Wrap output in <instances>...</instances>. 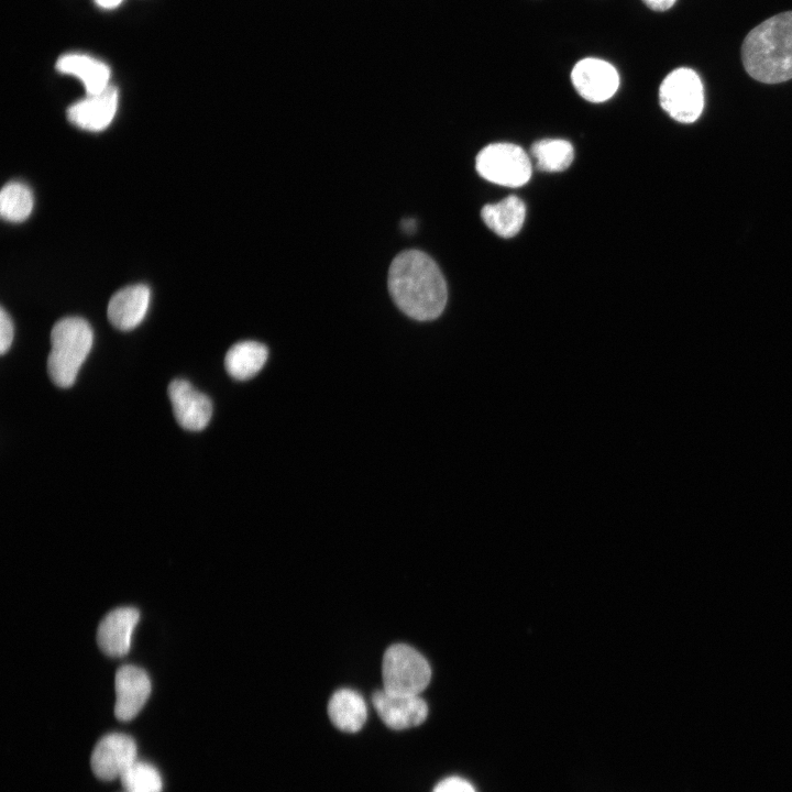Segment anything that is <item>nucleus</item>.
Returning <instances> with one entry per match:
<instances>
[{
    "instance_id": "ddd939ff",
    "label": "nucleus",
    "mask_w": 792,
    "mask_h": 792,
    "mask_svg": "<svg viewBox=\"0 0 792 792\" xmlns=\"http://www.w3.org/2000/svg\"><path fill=\"white\" fill-rule=\"evenodd\" d=\"M139 618V610L134 607H119L107 614L97 630L100 649L110 657L127 654Z\"/></svg>"
},
{
    "instance_id": "b1692460",
    "label": "nucleus",
    "mask_w": 792,
    "mask_h": 792,
    "mask_svg": "<svg viewBox=\"0 0 792 792\" xmlns=\"http://www.w3.org/2000/svg\"><path fill=\"white\" fill-rule=\"evenodd\" d=\"M647 7L654 11H666L670 9L676 0H642Z\"/></svg>"
},
{
    "instance_id": "393cba45",
    "label": "nucleus",
    "mask_w": 792,
    "mask_h": 792,
    "mask_svg": "<svg viewBox=\"0 0 792 792\" xmlns=\"http://www.w3.org/2000/svg\"><path fill=\"white\" fill-rule=\"evenodd\" d=\"M100 7L111 9L121 3L122 0H95Z\"/></svg>"
},
{
    "instance_id": "f03ea898",
    "label": "nucleus",
    "mask_w": 792,
    "mask_h": 792,
    "mask_svg": "<svg viewBox=\"0 0 792 792\" xmlns=\"http://www.w3.org/2000/svg\"><path fill=\"white\" fill-rule=\"evenodd\" d=\"M741 59L746 72L765 84L792 78V11L779 13L754 28L745 37Z\"/></svg>"
},
{
    "instance_id": "a211bd4d",
    "label": "nucleus",
    "mask_w": 792,
    "mask_h": 792,
    "mask_svg": "<svg viewBox=\"0 0 792 792\" xmlns=\"http://www.w3.org/2000/svg\"><path fill=\"white\" fill-rule=\"evenodd\" d=\"M267 348L256 341H241L233 344L224 358L228 374L239 381L255 376L266 363Z\"/></svg>"
},
{
    "instance_id": "6e6552de",
    "label": "nucleus",
    "mask_w": 792,
    "mask_h": 792,
    "mask_svg": "<svg viewBox=\"0 0 792 792\" xmlns=\"http://www.w3.org/2000/svg\"><path fill=\"white\" fill-rule=\"evenodd\" d=\"M571 80L581 97L591 102H603L614 96L619 85L617 70L598 58L579 61L572 69Z\"/></svg>"
},
{
    "instance_id": "423d86ee",
    "label": "nucleus",
    "mask_w": 792,
    "mask_h": 792,
    "mask_svg": "<svg viewBox=\"0 0 792 792\" xmlns=\"http://www.w3.org/2000/svg\"><path fill=\"white\" fill-rule=\"evenodd\" d=\"M477 173L486 180L507 187L525 185L531 176V163L526 152L512 143H493L476 156Z\"/></svg>"
},
{
    "instance_id": "2eb2a0df",
    "label": "nucleus",
    "mask_w": 792,
    "mask_h": 792,
    "mask_svg": "<svg viewBox=\"0 0 792 792\" xmlns=\"http://www.w3.org/2000/svg\"><path fill=\"white\" fill-rule=\"evenodd\" d=\"M328 716L340 730L355 733L367 718V706L360 693L352 689L337 690L328 702Z\"/></svg>"
},
{
    "instance_id": "5701e85b",
    "label": "nucleus",
    "mask_w": 792,
    "mask_h": 792,
    "mask_svg": "<svg viewBox=\"0 0 792 792\" xmlns=\"http://www.w3.org/2000/svg\"><path fill=\"white\" fill-rule=\"evenodd\" d=\"M432 792H475L466 780L459 777H449L440 781Z\"/></svg>"
},
{
    "instance_id": "0eeeda50",
    "label": "nucleus",
    "mask_w": 792,
    "mask_h": 792,
    "mask_svg": "<svg viewBox=\"0 0 792 792\" xmlns=\"http://www.w3.org/2000/svg\"><path fill=\"white\" fill-rule=\"evenodd\" d=\"M134 739L122 733L105 735L96 744L90 765L95 776L110 781L120 778L121 773L136 760Z\"/></svg>"
},
{
    "instance_id": "1a4fd4ad",
    "label": "nucleus",
    "mask_w": 792,
    "mask_h": 792,
    "mask_svg": "<svg viewBox=\"0 0 792 792\" xmlns=\"http://www.w3.org/2000/svg\"><path fill=\"white\" fill-rule=\"evenodd\" d=\"M373 706L383 723L396 730L416 727L428 716V705L420 695H403L377 690L372 695Z\"/></svg>"
},
{
    "instance_id": "f8f14e48",
    "label": "nucleus",
    "mask_w": 792,
    "mask_h": 792,
    "mask_svg": "<svg viewBox=\"0 0 792 792\" xmlns=\"http://www.w3.org/2000/svg\"><path fill=\"white\" fill-rule=\"evenodd\" d=\"M119 95L113 86H108L97 95L70 105L67 119L74 125L92 132L102 131L112 122L118 109Z\"/></svg>"
},
{
    "instance_id": "7ed1b4c3",
    "label": "nucleus",
    "mask_w": 792,
    "mask_h": 792,
    "mask_svg": "<svg viewBox=\"0 0 792 792\" xmlns=\"http://www.w3.org/2000/svg\"><path fill=\"white\" fill-rule=\"evenodd\" d=\"M94 342L90 324L80 317L58 320L51 331V351L47 356V373L58 387H70L81 364L88 356Z\"/></svg>"
},
{
    "instance_id": "aec40b11",
    "label": "nucleus",
    "mask_w": 792,
    "mask_h": 792,
    "mask_svg": "<svg viewBox=\"0 0 792 792\" xmlns=\"http://www.w3.org/2000/svg\"><path fill=\"white\" fill-rule=\"evenodd\" d=\"M33 205L32 191L22 183L10 182L1 189L0 213L7 221H24L31 215Z\"/></svg>"
},
{
    "instance_id": "39448f33",
    "label": "nucleus",
    "mask_w": 792,
    "mask_h": 792,
    "mask_svg": "<svg viewBox=\"0 0 792 792\" xmlns=\"http://www.w3.org/2000/svg\"><path fill=\"white\" fill-rule=\"evenodd\" d=\"M659 101L675 121H696L704 108V88L697 73L686 67L672 70L660 85Z\"/></svg>"
},
{
    "instance_id": "dca6fc26",
    "label": "nucleus",
    "mask_w": 792,
    "mask_h": 792,
    "mask_svg": "<svg viewBox=\"0 0 792 792\" xmlns=\"http://www.w3.org/2000/svg\"><path fill=\"white\" fill-rule=\"evenodd\" d=\"M56 69L62 74L79 78L86 88L87 95H97L109 86V67L88 55H63L56 62Z\"/></svg>"
},
{
    "instance_id": "9b49d317",
    "label": "nucleus",
    "mask_w": 792,
    "mask_h": 792,
    "mask_svg": "<svg viewBox=\"0 0 792 792\" xmlns=\"http://www.w3.org/2000/svg\"><path fill=\"white\" fill-rule=\"evenodd\" d=\"M114 714L128 722L134 718L146 703L151 693V681L146 672L135 666L124 664L116 673Z\"/></svg>"
},
{
    "instance_id": "6ab92c4d",
    "label": "nucleus",
    "mask_w": 792,
    "mask_h": 792,
    "mask_svg": "<svg viewBox=\"0 0 792 792\" xmlns=\"http://www.w3.org/2000/svg\"><path fill=\"white\" fill-rule=\"evenodd\" d=\"M531 154L537 167L548 173L566 169L574 157L572 144L561 139H543L534 143Z\"/></svg>"
},
{
    "instance_id": "9d476101",
    "label": "nucleus",
    "mask_w": 792,
    "mask_h": 792,
    "mask_svg": "<svg viewBox=\"0 0 792 792\" xmlns=\"http://www.w3.org/2000/svg\"><path fill=\"white\" fill-rule=\"evenodd\" d=\"M167 394L174 417L182 428L189 431L206 428L212 416V404L207 395L196 391L188 381L179 378L169 383Z\"/></svg>"
},
{
    "instance_id": "f257e3e1",
    "label": "nucleus",
    "mask_w": 792,
    "mask_h": 792,
    "mask_svg": "<svg viewBox=\"0 0 792 792\" xmlns=\"http://www.w3.org/2000/svg\"><path fill=\"white\" fill-rule=\"evenodd\" d=\"M388 289L396 306L418 321L438 318L446 308L448 288L436 262L418 250H407L392 261Z\"/></svg>"
},
{
    "instance_id": "4468645a",
    "label": "nucleus",
    "mask_w": 792,
    "mask_h": 792,
    "mask_svg": "<svg viewBox=\"0 0 792 792\" xmlns=\"http://www.w3.org/2000/svg\"><path fill=\"white\" fill-rule=\"evenodd\" d=\"M151 292L144 284L127 286L112 295L107 315L110 323L122 331L134 329L144 319Z\"/></svg>"
},
{
    "instance_id": "a878e982",
    "label": "nucleus",
    "mask_w": 792,
    "mask_h": 792,
    "mask_svg": "<svg viewBox=\"0 0 792 792\" xmlns=\"http://www.w3.org/2000/svg\"><path fill=\"white\" fill-rule=\"evenodd\" d=\"M125 792H128V791H125Z\"/></svg>"
},
{
    "instance_id": "20e7f679",
    "label": "nucleus",
    "mask_w": 792,
    "mask_h": 792,
    "mask_svg": "<svg viewBox=\"0 0 792 792\" xmlns=\"http://www.w3.org/2000/svg\"><path fill=\"white\" fill-rule=\"evenodd\" d=\"M383 689L393 694L420 695L431 680L427 659L407 644L389 646L382 661Z\"/></svg>"
},
{
    "instance_id": "412c9836",
    "label": "nucleus",
    "mask_w": 792,
    "mask_h": 792,
    "mask_svg": "<svg viewBox=\"0 0 792 792\" xmlns=\"http://www.w3.org/2000/svg\"><path fill=\"white\" fill-rule=\"evenodd\" d=\"M120 780L128 792H162L163 788L157 769L139 760H135L121 773Z\"/></svg>"
},
{
    "instance_id": "4be33fe9",
    "label": "nucleus",
    "mask_w": 792,
    "mask_h": 792,
    "mask_svg": "<svg viewBox=\"0 0 792 792\" xmlns=\"http://www.w3.org/2000/svg\"><path fill=\"white\" fill-rule=\"evenodd\" d=\"M14 336L13 322L3 307L0 309V352L4 354L11 346Z\"/></svg>"
},
{
    "instance_id": "f3484780",
    "label": "nucleus",
    "mask_w": 792,
    "mask_h": 792,
    "mask_svg": "<svg viewBox=\"0 0 792 792\" xmlns=\"http://www.w3.org/2000/svg\"><path fill=\"white\" fill-rule=\"evenodd\" d=\"M481 216L494 233L502 238H512L524 224L526 206L517 196H508L496 204L484 206Z\"/></svg>"
}]
</instances>
